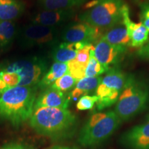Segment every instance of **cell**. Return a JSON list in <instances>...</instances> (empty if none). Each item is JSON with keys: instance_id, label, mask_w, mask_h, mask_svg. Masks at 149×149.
I'll return each instance as SVG.
<instances>
[{"instance_id": "obj_1", "label": "cell", "mask_w": 149, "mask_h": 149, "mask_svg": "<svg viewBox=\"0 0 149 149\" xmlns=\"http://www.w3.org/2000/svg\"><path fill=\"white\" fill-rule=\"evenodd\" d=\"M48 70L44 58L33 57L0 65V96L18 86H35Z\"/></svg>"}, {"instance_id": "obj_2", "label": "cell", "mask_w": 149, "mask_h": 149, "mask_svg": "<svg viewBox=\"0 0 149 149\" xmlns=\"http://www.w3.org/2000/svg\"><path fill=\"white\" fill-rule=\"evenodd\" d=\"M29 123L40 135L61 138L73 131L77 118L68 109L42 107L33 110Z\"/></svg>"}, {"instance_id": "obj_3", "label": "cell", "mask_w": 149, "mask_h": 149, "mask_svg": "<svg viewBox=\"0 0 149 149\" xmlns=\"http://www.w3.org/2000/svg\"><path fill=\"white\" fill-rule=\"evenodd\" d=\"M37 86H18L0 96V118L17 126L29 120L34 110Z\"/></svg>"}, {"instance_id": "obj_4", "label": "cell", "mask_w": 149, "mask_h": 149, "mask_svg": "<svg viewBox=\"0 0 149 149\" xmlns=\"http://www.w3.org/2000/svg\"><path fill=\"white\" fill-rule=\"evenodd\" d=\"M149 100V88L143 80L133 74L127 75L114 111L122 121L133 118L147 107Z\"/></svg>"}, {"instance_id": "obj_5", "label": "cell", "mask_w": 149, "mask_h": 149, "mask_svg": "<svg viewBox=\"0 0 149 149\" xmlns=\"http://www.w3.org/2000/svg\"><path fill=\"white\" fill-rule=\"evenodd\" d=\"M121 122L114 111L93 113L80 130L78 141L86 147L101 144L114 133Z\"/></svg>"}, {"instance_id": "obj_6", "label": "cell", "mask_w": 149, "mask_h": 149, "mask_svg": "<svg viewBox=\"0 0 149 149\" xmlns=\"http://www.w3.org/2000/svg\"><path fill=\"white\" fill-rule=\"evenodd\" d=\"M125 4L123 0H95L87 4L79 19L105 31L122 22Z\"/></svg>"}, {"instance_id": "obj_7", "label": "cell", "mask_w": 149, "mask_h": 149, "mask_svg": "<svg viewBox=\"0 0 149 149\" xmlns=\"http://www.w3.org/2000/svg\"><path fill=\"white\" fill-rule=\"evenodd\" d=\"M127 74L117 67L107 72L95 91L97 97V109L99 111L111 107L116 104L125 84Z\"/></svg>"}, {"instance_id": "obj_8", "label": "cell", "mask_w": 149, "mask_h": 149, "mask_svg": "<svg viewBox=\"0 0 149 149\" xmlns=\"http://www.w3.org/2000/svg\"><path fill=\"white\" fill-rule=\"evenodd\" d=\"M103 31L86 22L71 24L61 35L64 42L95 44L102 37Z\"/></svg>"}, {"instance_id": "obj_9", "label": "cell", "mask_w": 149, "mask_h": 149, "mask_svg": "<svg viewBox=\"0 0 149 149\" xmlns=\"http://www.w3.org/2000/svg\"><path fill=\"white\" fill-rule=\"evenodd\" d=\"M127 49L126 48L112 45L102 37L94 44V55L107 72L111 68L116 67Z\"/></svg>"}, {"instance_id": "obj_10", "label": "cell", "mask_w": 149, "mask_h": 149, "mask_svg": "<svg viewBox=\"0 0 149 149\" xmlns=\"http://www.w3.org/2000/svg\"><path fill=\"white\" fill-rule=\"evenodd\" d=\"M57 34L55 26L33 24L24 28L22 33V42L27 46L46 45L55 42Z\"/></svg>"}, {"instance_id": "obj_11", "label": "cell", "mask_w": 149, "mask_h": 149, "mask_svg": "<svg viewBox=\"0 0 149 149\" xmlns=\"http://www.w3.org/2000/svg\"><path fill=\"white\" fill-rule=\"evenodd\" d=\"M120 142L129 149H149V120L126 131Z\"/></svg>"}, {"instance_id": "obj_12", "label": "cell", "mask_w": 149, "mask_h": 149, "mask_svg": "<svg viewBox=\"0 0 149 149\" xmlns=\"http://www.w3.org/2000/svg\"><path fill=\"white\" fill-rule=\"evenodd\" d=\"M123 24L125 26L130 40V47L141 48L149 40V33L141 22L136 23L131 20L129 7L125 4L123 8Z\"/></svg>"}, {"instance_id": "obj_13", "label": "cell", "mask_w": 149, "mask_h": 149, "mask_svg": "<svg viewBox=\"0 0 149 149\" xmlns=\"http://www.w3.org/2000/svg\"><path fill=\"white\" fill-rule=\"evenodd\" d=\"M69 97L64 93L48 87L37 97L34 109L42 107L68 109Z\"/></svg>"}, {"instance_id": "obj_14", "label": "cell", "mask_w": 149, "mask_h": 149, "mask_svg": "<svg viewBox=\"0 0 149 149\" xmlns=\"http://www.w3.org/2000/svg\"><path fill=\"white\" fill-rule=\"evenodd\" d=\"M74 16L73 9L70 10H45L33 16V24L46 26H56L70 19Z\"/></svg>"}, {"instance_id": "obj_15", "label": "cell", "mask_w": 149, "mask_h": 149, "mask_svg": "<svg viewBox=\"0 0 149 149\" xmlns=\"http://www.w3.org/2000/svg\"><path fill=\"white\" fill-rule=\"evenodd\" d=\"M93 50H94V44H86L78 51L75 58L67 63L68 72L77 81L85 77V70Z\"/></svg>"}, {"instance_id": "obj_16", "label": "cell", "mask_w": 149, "mask_h": 149, "mask_svg": "<svg viewBox=\"0 0 149 149\" xmlns=\"http://www.w3.org/2000/svg\"><path fill=\"white\" fill-rule=\"evenodd\" d=\"M102 38L112 45L128 48L130 47V40L127 31L122 22L114 26L105 30Z\"/></svg>"}, {"instance_id": "obj_17", "label": "cell", "mask_w": 149, "mask_h": 149, "mask_svg": "<svg viewBox=\"0 0 149 149\" xmlns=\"http://www.w3.org/2000/svg\"><path fill=\"white\" fill-rule=\"evenodd\" d=\"M85 45L83 43L62 42L54 48L52 57L55 62L68 63L75 58L78 51Z\"/></svg>"}, {"instance_id": "obj_18", "label": "cell", "mask_w": 149, "mask_h": 149, "mask_svg": "<svg viewBox=\"0 0 149 149\" xmlns=\"http://www.w3.org/2000/svg\"><path fill=\"white\" fill-rule=\"evenodd\" d=\"M24 3L19 0H0V20L13 21L22 15Z\"/></svg>"}, {"instance_id": "obj_19", "label": "cell", "mask_w": 149, "mask_h": 149, "mask_svg": "<svg viewBox=\"0 0 149 149\" xmlns=\"http://www.w3.org/2000/svg\"><path fill=\"white\" fill-rule=\"evenodd\" d=\"M102 79V76L93 77H85L79 79L70 92V97L79 98L84 95H88L92 93H95Z\"/></svg>"}, {"instance_id": "obj_20", "label": "cell", "mask_w": 149, "mask_h": 149, "mask_svg": "<svg viewBox=\"0 0 149 149\" xmlns=\"http://www.w3.org/2000/svg\"><path fill=\"white\" fill-rule=\"evenodd\" d=\"M68 68L67 63L54 62L49 70L44 74L40 81L37 84V87L45 89L53 84L57 79L62 77L68 72Z\"/></svg>"}, {"instance_id": "obj_21", "label": "cell", "mask_w": 149, "mask_h": 149, "mask_svg": "<svg viewBox=\"0 0 149 149\" xmlns=\"http://www.w3.org/2000/svg\"><path fill=\"white\" fill-rule=\"evenodd\" d=\"M87 0H40L45 10H70L83 5Z\"/></svg>"}, {"instance_id": "obj_22", "label": "cell", "mask_w": 149, "mask_h": 149, "mask_svg": "<svg viewBox=\"0 0 149 149\" xmlns=\"http://www.w3.org/2000/svg\"><path fill=\"white\" fill-rule=\"evenodd\" d=\"M16 34V26L13 21L0 20V48H5L10 45Z\"/></svg>"}, {"instance_id": "obj_23", "label": "cell", "mask_w": 149, "mask_h": 149, "mask_svg": "<svg viewBox=\"0 0 149 149\" xmlns=\"http://www.w3.org/2000/svg\"><path fill=\"white\" fill-rule=\"evenodd\" d=\"M77 81V79L67 72L62 77L56 80L49 87L62 93H66L73 88Z\"/></svg>"}, {"instance_id": "obj_24", "label": "cell", "mask_w": 149, "mask_h": 149, "mask_svg": "<svg viewBox=\"0 0 149 149\" xmlns=\"http://www.w3.org/2000/svg\"><path fill=\"white\" fill-rule=\"evenodd\" d=\"M104 72H107L103 66L97 60L94 55V50L91 52L90 60L85 70V77H93L101 76Z\"/></svg>"}, {"instance_id": "obj_25", "label": "cell", "mask_w": 149, "mask_h": 149, "mask_svg": "<svg viewBox=\"0 0 149 149\" xmlns=\"http://www.w3.org/2000/svg\"><path fill=\"white\" fill-rule=\"evenodd\" d=\"M98 101V98L95 95H84L81 97L78 100L76 107L79 111H87L93 109Z\"/></svg>"}, {"instance_id": "obj_26", "label": "cell", "mask_w": 149, "mask_h": 149, "mask_svg": "<svg viewBox=\"0 0 149 149\" xmlns=\"http://www.w3.org/2000/svg\"><path fill=\"white\" fill-rule=\"evenodd\" d=\"M139 17L141 22L144 24L149 33V3H143L140 5Z\"/></svg>"}, {"instance_id": "obj_27", "label": "cell", "mask_w": 149, "mask_h": 149, "mask_svg": "<svg viewBox=\"0 0 149 149\" xmlns=\"http://www.w3.org/2000/svg\"><path fill=\"white\" fill-rule=\"evenodd\" d=\"M137 53L140 58L149 61V40L144 46L139 48Z\"/></svg>"}, {"instance_id": "obj_28", "label": "cell", "mask_w": 149, "mask_h": 149, "mask_svg": "<svg viewBox=\"0 0 149 149\" xmlns=\"http://www.w3.org/2000/svg\"><path fill=\"white\" fill-rule=\"evenodd\" d=\"M0 149H34L29 145L22 144V143H10L6 144Z\"/></svg>"}, {"instance_id": "obj_29", "label": "cell", "mask_w": 149, "mask_h": 149, "mask_svg": "<svg viewBox=\"0 0 149 149\" xmlns=\"http://www.w3.org/2000/svg\"><path fill=\"white\" fill-rule=\"evenodd\" d=\"M47 149H78V148H75V147H70V146H59V145H56V146H51Z\"/></svg>"}, {"instance_id": "obj_30", "label": "cell", "mask_w": 149, "mask_h": 149, "mask_svg": "<svg viewBox=\"0 0 149 149\" xmlns=\"http://www.w3.org/2000/svg\"><path fill=\"white\" fill-rule=\"evenodd\" d=\"M147 120H149V115H148V117H147Z\"/></svg>"}]
</instances>
